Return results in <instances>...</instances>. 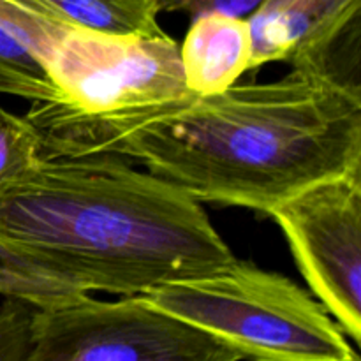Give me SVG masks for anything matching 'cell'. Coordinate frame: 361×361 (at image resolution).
<instances>
[{
    "mask_svg": "<svg viewBox=\"0 0 361 361\" xmlns=\"http://www.w3.org/2000/svg\"><path fill=\"white\" fill-rule=\"evenodd\" d=\"M143 296L235 349L242 361H361L337 321L291 279L235 259Z\"/></svg>",
    "mask_w": 361,
    "mask_h": 361,
    "instance_id": "3957f363",
    "label": "cell"
},
{
    "mask_svg": "<svg viewBox=\"0 0 361 361\" xmlns=\"http://www.w3.org/2000/svg\"><path fill=\"white\" fill-rule=\"evenodd\" d=\"M183 76L196 95H215L250 71L252 35L247 18L208 11L194 16L180 46Z\"/></svg>",
    "mask_w": 361,
    "mask_h": 361,
    "instance_id": "9c48e42d",
    "label": "cell"
},
{
    "mask_svg": "<svg viewBox=\"0 0 361 361\" xmlns=\"http://www.w3.org/2000/svg\"><path fill=\"white\" fill-rule=\"evenodd\" d=\"M69 28L116 35H166L154 0H30Z\"/></svg>",
    "mask_w": 361,
    "mask_h": 361,
    "instance_id": "8fae6325",
    "label": "cell"
},
{
    "mask_svg": "<svg viewBox=\"0 0 361 361\" xmlns=\"http://www.w3.org/2000/svg\"><path fill=\"white\" fill-rule=\"evenodd\" d=\"M48 74L69 111L109 116L159 108L196 95L183 76L178 42L69 28L51 53Z\"/></svg>",
    "mask_w": 361,
    "mask_h": 361,
    "instance_id": "5b68a950",
    "label": "cell"
},
{
    "mask_svg": "<svg viewBox=\"0 0 361 361\" xmlns=\"http://www.w3.org/2000/svg\"><path fill=\"white\" fill-rule=\"evenodd\" d=\"M300 274L344 334L361 344V171L312 183L268 212Z\"/></svg>",
    "mask_w": 361,
    "mask_h": 361,
    "instance_id": "8992f818",
    "label": "cell"
},
{
    "mask_svg": "<svg viewBox=\"0 0 361 361\" xmlns=\"http://www.w3.org/2000/svg\"><path fill=\"white\" fill-rule=\"evenodd\" d=\"M34 305L7 298L0 307V361H30L34 348Z\"/></svg>",
    "mask_w": 361,
    "mask_h": 361,
    "instance_id": "4fadbf2b",
    "label": "cell"
},
{
    "mask_svg": "<svg viewBox=\"0 0 361 361\" xmlns=\"http://www.w3.org/2000/svg\"><path fill=\"white\" fill-rule=\"evenodd\" d=\"M0 295L41 310L87 296L88 291L69 274L0 238Z\"/></svg>",
    "mask_w": 361,
    "mask_h": 361,
    "instance_id": "30bf717a",
    "label": "cell"
},
{
    "mask_svg": "<svg viewBox=\"0 0 361 361\" xmlns=\"http://www.w3.org/2000/svg\"><path fill=\"white\" fill-rule=\"evenodd\" d=\"M360 13L361 0H263L247 16L250 69L279 60L345 83L337 60L349 42L360 44Z\"/></svg>",
    "mask_w": 361,
    "mask_h": 361,
    "instance_id": "52a82bcc",
    "label": "cell"
},
{
    "mask_svg": "<svg viewBox=\"0 0 361 361\" xmlns=\"http://www.w3.org/2000/svg\"><path fill=\"white\" fill-rule=\"evenodd\" d=\"M154 2L157 4L159 11L166 13H187L197 16L208 11H219V13L247 18L263 0H154Z\"/></svg>",
    "mask_w": 361,
    "mask_h": 361,
    "instance_id": "5bb4252c",
    "label": "cell"
},
{
    "mask_svg": "<svg viewBox=\"0 0 361 361\" xmlns=\"http://www.w3.org/2000/svg\"><path fill=\"white\" fill-rule=\"evenodd\" d=\"M30 361H242V356L140 295L118 302L87 295L37 309Z\"/></svg>",
    "mask_w": 361,
    "mask_h": 361,
    "instance_id": "277c9868",
    "label": "cell"
},
{
    "mask_svg": "<svg viewBox=\"0 0 361 361\" xmlns=\"http://www.w3.org/2000/svg\"><path fill=\"white\" fill-rule=\"evenodd\" d=\"M0 238L88 293L145 295L236 259L200 201L116 155L42 157L0 190Z\"/></svg>",
    "mask_w": 361,
    "mask_h": 361,
    "instance_id": "7a4b0ae2",
    "label": "cell"
},
{
    "mask_svg": "<svg viewBox=\"0 0 361 361\" xmlns=\"http://www.w3.org/2000/svg\"><path fill=\"white\" fill-rule=\"evenodd\" d=\"M67 30L30 0H0V94L62 102L48 63Z\"/></svg>",
    "mask_w": 361,
    "mask_h": 361,
    "instance_id": "ba28073f",
    "label": "cell"
},
{
    "mask_svg": "<svg viewBox=\"0 0 361 361\" xmlns=\"http://www.w3.org/2000/svg\"><path fill=\"white\" fill-rule=\"evenodd\" d=\"M27 118L42 157L127 155L200 203L267 215L312 183L361 171V90L310 71L109 116L34 102Z\"/></svg>",
    "mask_w": 361,
    "mask_h": 361,
    "instance_id": "6da1fadb",
    "label": "cell"
},
{
    "mask_svg": "<svg viewBox=\"0 0 361 361\" xmlns=\"http://www.w3.org/2000/svg\"><path fill=\"white\" fill-rule=\"evenodd\" d=\"M41 159L42 143L34 123L0 108V190L27 175Z\"/></svg>",
    "mask_w": 361,
    "mask_h": 361,
    "instance_id": "7c38bea8",
    "label": "cell"
}]
</instances>
